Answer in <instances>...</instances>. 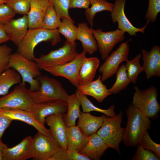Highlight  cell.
<instances>
[{
    "label": "cell",
    "mask_w": 160,
    "mask_h": 160,
    "mask_svg": "<svg viewBox=\"0 0 160 160\" xmlns=\"http://www.w3.org/2000/svg\"><path fill=\"white\" fill-rule=\"evenodd\" d=\"M126 113L127 122L122 141L127 147L137 146L145 132L151 128V121L132 104L129 105Z\"/></svg>",
    "instance_id": "cell-1"
},
{
    "label": "cell",
    "mask_w": 160,
    "mask_h": 160,
    "mask_svg": "<svg viewBox=\"0 0 160 160\" xmlns=\"http://www.w3.org/2000/svg\"><path fill=\"white\" fill-rule=\"evenodd\" d=\"M57 29L47 30L41 27L29 29L17 47V52L25 57L33 60L36 57L34 54L36 47L42 42H50L55 46L61 39Z\"/></svg>",
    "instance_id": "cell-2"
},
{
    "label": "cell",
    "mask_w": 160,
    "mask_h": 160,
    "mask_svg": "<svg viewBox=\"0 0 160 160\" xmlns=\"http://www.w3.org/2000/svg\"><path fill=\"white\" fill-rule=\"evenodd\" d=\"M15 69L20 75L23 84L29 83L31 91L39 90L40 84L36 78L41 75L37 64L17 52L11 54L9 61L8 68Z\"/></svg>",
    "instance_id": "cell-3"
},
{
    "label": "cell",
    "mask_w": 160,
    "mask_h": 160,
    "mask_svg": "<svg viewBox=\"0 0 160 160\" xmlns=\"http://www.w3.org/2000/svg\"><path fill=\"white\" fill-rule=\"evenodd\" d=\"M36 78L40 83L39 90H29L33 104L57 100L67 101L68 95L59 81L45 75H41Z\"/></svg>",
    "instance_id": "cell-4"
},
{
    "label": "cell",
    "mask_w": 160,
    "mask_h": 160,
    "mask_svg": "<svg viewBox=\"0 0 160 160\" xmlns=\"http://www.w3.org/2000/svg\"><path fill=\"white\" fill-rule=\"evenodd\" d=\"M134 89L132 105L149 118L153 120L157 119L160 111V105L157 99V88L152 86L143 90L137 86L135 87Z\"/></svg>",
    "instance_id": "cell-5"
},
{
    "label": "cell",
    "mask_w": 160,
    "mask_h": 160,
    "mask_svg": "<svg viewBox=\"0 0 160 160\" xmlns=\"http://www.w3.org/2000/svg\"><path fill=\"white\" fill-rule=\"evenodd\" d=\"M75 41H66L63 45L57 49L51 51L48 54L42 55L33 60L40 70L46 67L59 66L69 62L75 58L78 53L76 50Z\"/></svg>",
    "instance_id": "cell-6"
},
{
    "label": "cell",
    "mask_w": 160,
    "mask_h": 160,
    "mask_svg": "<svg viewBox=\"0 0 160 160\" xmlns=\"http://www.w3.org/2000/svg\"><path fill=\"white\" fill-rule=\"evenodd\" d=\"M123 112L113 117H109L103 123L96 133L104 140L109 148L121 154L119 144L122 141L125 128L121 127Z\"/></svg>",
    "instance_id": "cell-7"
},
{
    "label": "cell",
    "mask_w": 160,
    "mask_h": 160,
    "mask_svg": "<svg viewBox=\"0 0 160 160\" xmlns=\"http://www.w3.org/2000/svg\"><path fill=\"white\" fill-rule=\"evenodd\" d=\"M21 82L9 93L0 97V108L18 109L30 112L33 103L29 89Z\"/></svg>",
    "instance_id": "cell-8"
},
{
    "label": "cell",
    "mask_w": 160,
    "mask_h": 160,
    "mask_svg": "<svg viewBox=\"0 0 160 160\" xmlns=\"http://www.w3.org/2000/svg\"><path fill=\"white\" fill-rule=\"evenodd\" d=\"M131 39L126 42H122L119 47L105 59L104 62L99 68L101 73L102 82L105 81L115 74L119 68L120 64L127 62L129 51V42Z\"/></svg>",
    "instance_id": "cell-9"
},
{
    "label": "cell",
    "mask_w": 160,
    "mask_h": 160,
    "mask_svg": "<svg viewBox=\"0 0 160 160\" xmlns=\"http://www.w3.org/2000/svg\"><path fill=\"white\" fill-rule=\"evenodd\" d=\"M87 52L83 50L78 53L72 60L63 65L46 67L43 70L55 76L67 79L76 88L79 85L78 78L79 72L83 62L86 57Z\"/></svg>",
    "instance_id": "cell-10"
},
{
    "label": "cell",
    "mask_w": 160,
    "mask_h": 160,
    "mask_svg": "<svg viewBox=\"0 0 160 160\" xmlns=\"http://www.w3.org/2000/svg\"><path fill=\"white\" fill-rule=\"evenodd\" d=\"M34 160H48L61 148L51 135H47L38 131L33 137Z\"/></svg>",
    "instance_id": "cell-11"
},
{
    "label": "cell",
    "mask_w": 160,
    "mask_h": 160,
    "mask_svg": "<svg viewBox=\"0 0 160 160\" xmlns=\"http://www.w3.org/2000/svg\"><path fill=\"white\" fill-rule=\"evenodd\" d=\"M92 31L103 60L107 57L116 44L124 39V33L118 29L107 32H104L100 28L92 29Z\"/></svg>",
    "instance_id": "cell-12"
},
{
    "label": "cell",
    "mask_w": 160,
    "mask_h": 160,
    "mask_svg": "<svg viewBox=\"0 0 160 160\" xmlns=\"http://www.w3.org/2000/svg\"><path fill=\"white\" fill-rule=\"evenodd\" d=\"M67 110L66 101L57 100L33 104L30 112L37 122L45 126L47 116L57 113L63 114L66 113Z\"/></svg>",
    "instance_id": "cell-13"
},
{
    "label": "cell",
    "mask_w": 160,
    "mask_h": 160,
    "mask_svg": "<svg viewBox=\"0 0 160 160\" xmlns=\"http://www.w3.org/2000/svg\"><path fill=\"white\" fill-rule=\"evenodd\" d=\"M126 0H115L114 8L111 12V19L113 23L117 22L119 29L125 33H127L130 36H136V33L140 32L145 33V30L149 21H147L142 28H137L131 23L126 17L124 11Z\"/></svg>",
    "instance_id": "cell-14"
},
{
    "label": "cell",
    "mask_w": 160,
    "mask_h": 160,
    "mask_svg": "<svg viewBox=\"0 0 160 160\" xmlns=\"http://www.w3.org/2000/svg\"><path fill=\"white\" fill-rule=\"evenodd\" d=\"M34 156L33 139L31 136L24 138L19 144L2 151V160H25Z\"/></svg>",
    "instance_id": "cell-15"
},
{
    "label": "cell",
    "mask_w": 160,
    "mask_h": 160,
    "mask_svg": "<svg viewBox=\"0 0 160 160\" xmlns=\"http://www.w3.org/2000/svg\"><path fill=\"white\" fill-rule=\"evenodd\" d=\"M142 60L143 71L146 73V78L160 76V47L155 45L149 51L143 49Z\"/></svg>",
    "instance_id": "cell-16"
},
{
    "label": "cell",
    "mask_w": 160,
    "mask_h": 160,
    "mask_svg": "<svg viewBox=\"0 0 160 160\" xmlns=\"http://www.w3.org/2000/svg\"><path fill=\"white\" fill-rule=\"evenodd\" d=\"M46 123L50 127L49 129L51 135L58 143L61 148L67 151V127L63 119L62 114L57 113L47 116Z\"/></svg>",
    "instance_id": "cell-17"
},
{
    "label": "cell",
    "mask_w": 160,
    "mask_h": 160,
    "mask_svg": "<svg viewBox=\"0 0 160 160\" xmlns=\"http://www.w3.org/2000/svg\"><path fill=\"white\" fill-rule=\"evenodd\" d=\"M0 114L12 121L17 120L22 121L33 126L38 131L47 135H51L49 129L37 122L30 112L18 109H4L0 108Z\"/></svg>",
    "instance_id": "cell-18"
},
{
    "label": "cell",
    "mask_w": 160,
    "mask_h": 160,
    "mask_svg": "<svg viewBox=\"0 0 160 160\" xmlns=\"http://www.w3.org/2000/svg\"><path fill=\"white\" fill-rule=\"evenodd\" d=\"M28 20L27 15L17 19H12L4 24L5 31L9 40L18 47L28 31Z\"/></svg>",
    "instance_id": "cell-19"
},
{
    "label": "cell",
    "mask_w": 160,
    "mask_h": 160,
    "mask_svg": "<svg viewBox=\"0 0 160 160\" xmlns=\"http://www.w3.org/2000/svg\"><path fill=\"white\" fill-rule=\"evenodd\" d=\"M108 148L104 140L95 133L88 137L87 144L79 152L90 160H99Z\"/></svg>",
    "instance_id": "cell-20"
},
{
    "label": "cell",
    "mask_w": 160,
    "mask_h": 160,
    "mask_svg": "<svg viewBox=\"0 0 160 160\" xmlns=\"http://www.w3.org/2000/svg\"><path fill=\"white\" fill-rule=\"evenodd\" d=\"M109 117L105 115L100 116L92 115L90 112H82L79 118L77 125L87 136L96 133Z\"/></svg>",
    "instance_id": "cell-21"
},
{
    "label": "cell",
    "mask_w": 160,
    "mask_h": 160,
    "mask_svg": "<svg viewBox=\"0 0 160 160\" xmlns=\"http://www.w3.org/2000/svg\"><path fill=\"white\" fill-rule=\"evenodd\" d=\"M51 4L49 0H31L27 15L29 29L40 27L46 11Z\"/></svg>",
    "instance_id": "cell-22"
},
{
    "label": "cell",
    "mask_w": 160,
    "mask_h": 160,
    "mask_svg": "<svg viewBox=\"0 0 160 160\" xmlns=\"http://www.w3.org/2000/svg\"><path fill=\"white\" fill-rule=\"evenodd\" d=\"M102 82L101 75H99L95 81L92 80L84 85H79L77 87V90L81 94L91 96L99 102L102 103L107 97L111 94Z\"/></svg>",
    "instance_id": "cell-23"
},
{
    "label": "cell",
    "mask_w": 160,
    "mask_h": 160,
    "mask_svg": "<svg viewBox=\"0 0 160 160\" xmlns=\"http://www.w3.org/2000/svg\"><path fill=\"white\" fill-rule=\"evenodd\" d=\"M77 28V40L81 42L83 50L92 55L98 50L97 42L92 33L86 23H79Z\"/></svg>",
    "instance_id": "cell-24"
},
{
    "label": "cell",
    "mask_w": 160,
    "mask_h": 160,
    "mask_svg": "<svg viewBox=\"0 0 160 160\" xmlns=\"http://www.w3.org/2000/svg\"><path fill=\"white\" fill-rule=\"evenodd\" d=\"M88 137L78 126L67 127V150H73L79 152L87 144Z\"/></svg>",
    "instance_id": "cell-25"
},
{
    "label": "cell",
    "mask_w": 160,
    "mask_h": 160,
    "mask_svg": "<svg viewBox=\"0 0 160 160\" xmlns=\"http://www.w3.org/2000/svg\"><path fill=\"white\" fill-rule=\"evenodd\" d=\"M100 63L98 58L96 57L87 58L84 59L79 72V85H85L92 81Z\"/></svg>",
    "instance_id": "cell-26"
},
{
    "label": "cell",
    "mask_w": 160,
    "mask_h": 160,
    "mask_svg": "<svg viewBox=\"0 0 160 160\" xmlns=\"http://www.w3.org/2000/svg\"><path fill=\"white\" fill-rule=\"evenodd\" d=\"M68 110L65 113L62 114L63 119L67 127L75 126L76 121L80 115L81 104L75 93L68 95L67 100Z\"/></svg>",
    "instance_id": "cell-27"
},
{
    "label": "cell",
    "mask_w": 160,
    "mask_h": 160,
    "mask_svg": "<svg viewBox=\"0 0 160 160\" xmlns=\"http://www.w3.org/2000/svg\"><path fill=\"white\" fill-rule=\"evenodd\" d=\"M20 74L14 68H9L0 74V96L4 95L13 86L21 82Z\"/></svg>",
    "instance_id": "cell-28"
},
{
    "label": "cell",
    "mask_w": 160,
    "mask_h": 160,
    "mask_svg": "<svg viewBox=\"0 0 160 160\" xmlns=\"http://www.w3.org/2000/svg\"><path fill=\"white\" fill-rule=\"evenodd\" d=\"M91 6L86 9L85 15L91 28L94 25L93 20L96 14L98 12L107 11L112 12L114 4L105 0H90Z\"/></svg>",
    "instance_id": "cell-29"
},
{
    "label": "cell",
    "mask_w": 160,
    "mask_h": 160,
    "mask_svg": "<svg viewBox=\"0 0 160 160\" xmlns=\"http://www.w3.org/2000/svg\"><path fill=\"white\" fill-rule=\"evenodd\" d=\"M75 93L80 101L83 112L96 111L103 113L110 117H114L117 115L114 111L115 108L114 105H111L108 108L106 109H101L94 105L86 95L81 94L77 89Z\"/></svg>",
    "instance_id": "cell-30"
},
{
    "label": "cell",
    "mask_w": 160,
    "mask_h": 160,
    "mask_svg": "<svg viewBox=\"0 0 160 160\" xmlns=\"http://www.w3.org/2000/svg\"><path fill=\"white\" fill-rule=\"evenodd\" d=\"M116 79L115 83L110 89H108L109 92L115 95L124 90L131 82L127 73L125 65L122 64L116 73Z\"/></svg>",
    "instance_id": "cell-31"
},
{
    "label": "cell",
    "mask_w": 160,
    "mask_h": 160,
    "mask_svg": "<svg viewBox=\"0 0 160 160\" xmlns=\"http://www.w3.org/2000/svg\"><path fill=\"white\" fill-rule=\"evenodd\" d=\"M61 23L57 29L60 33L64 36L69 42L75 41L77 40V28L74 25L72 19L66 17L62 19Z\"/></svg>",
    "instance_id": "cell-32"
},
{
    "label": "cell",
    "mask_w": 160,
    "mask_h": 160,
    "mask_svg": "<svg viewBox=\"0 0 160 160\" xmlns=\"http://www.w3.org/2000/svg\"><path fill=\"white\" fill-rule=\"evenodd\" d=\"M60 19L53 5L50 4L46 11L41 27L47 30L57 29L61 23Z\"/></svg>",
    "instance_id": "cell-33"
},
{
    "label": "cell",
    "mask_w": 160,
    "mask_h": 160,
    "mask_svg": "<svg viewBox=\"0 0 160 160\" xmlns=\"http://www.w3.org/2000/svg\"><path fill=\"white\" fill-rule=\"evenodd\" d=\"M141 57V54H139L131 60L126 62L125 65L128 77L134 84L136 83L139 74L143 71L140 63Z\"/></svg>",
    "instance_id": "cell-34"
},
{
    "label": "cell",
    "mask_w": 160,
    "mask_h": 160,
    "mask_svg": "<svg viewBox=\"0 0 160 160\" xmlns=\"http://www.w3.org/2000/svg\"><path fill=\"white\" fill-rule=\"evenodd\" d=\"M31 0H7L5 3L16 13L27 15L30 10Z\"/></svg>",
    "instance_id": "cell-35"
},
{
    "label": "cell",
    "mask_w": 160,
    "mask_h": 160,
    "mask_svg": "<svg viewBox=\"0 0 160 160\" xmlns=\"http://www.w3.org/2000/svg\"><path fill=\"white\" fill-rule=\"evenodd\" d=\"M60 19L66 17L72 19L69 14V0H49Z\"/></svg>",
    "instance_id": "cell-36"
},
{
    "label": "cell",
    "mask_w": 160,
    "mask_h": 160,
    "mask_svg": "<svg viewBox=\"0 0 160 160\" xmlns=\"http://www.w3.org/2000/svg\"><path fill=\"white\" fill-rule=\"evenodd\" d=\"M132 160H159L158 157L152 151L144 148L140 144L137 146Z\"/></svg>",
    "instance_id": "cell-37"
},
{
    "label": "cell",
    "mask_w": 160,
    "mask_h": 160,
    "mask_svg": "<svg viewBox=\"0 0 160 160\" xmlns=\"http://www.w3.org/2000/svg\"><path fill=\"white\" fill-rule=\"evenodd\" d=\"M140 144L144 148L152 151L160 157V144L152 140L148 131H146L144 135Z\"/></svg>",
    "instance_id": "cell-38"
},
{
    "label": "cell",
    "mask_w": 160,
    "mask_h": 160,
    "mask_svg": "<svg viewBox=\"0 0 160 160\" xmlns=\"http://www.w3.org/2000/svg\"><path fill=\"white\" fill-rule=\"evenodd\" d=\"M160 12V0H149L148 7L145 18L147 21L154 22Z\"/></svg>",
    "instance_id": "cell-39"
},
{
    "label": "cell",
    "mask_w": 160,
    "mask_h": 160,
    "mask_svg": "<svg viewBox=\"0 0 160 160\" xmlns=\"http://www.w3.org/2000/svg\"><path fill=\"white\" fill-rule=\"evenodd\" d=\"M12 49L7 45L0 44V74L8 68Z\"/></svg>",
    "instance_id": "cell-40"
},
{
    "label": "cell",
    "mask_w": 160,
    "mask_h": 160,
    "mask_svg": "<svg viewBox=\"0 0 160 160\" xmlns=\"http://www.w3.org/2000/svg\"><path fill=\"white\" fill-rule=\"evenodd\" d=\"M16 13L5 3L0 4V23L6 24L13 19Z\"/></svg>",
    "instance_id": "cell-41"
},
{
    "label": "cell",
    "mask_w": 160,
    "mask_h": 160,
    "mask_svg": "<svg viewBox=\"0 0 160 160\" xmlns=\"http://www.w3.org/2000/svg\"><path fill=\"white\" fill-rule=\"evenodd\" d=\"M69 8L87 9L90 4V0H69Z\"/></svg>",
    "instance_id": "cell-42"
},
{
    "label": "cell",
    "mask_w": 160,
    "mask_h": 160,
    "mask_svg": "<svg viewBox=\"0 0 160 160\" xmlns=\"http://www.w3.org/2000/svg\"><path fill=\"white\" fill-rule=\"evenodd\" d=\"M48 160H70L67 150L61 148L56 152Z\"/></svg>",
    "instance_id": "cell-43"
},
{
    "label": "cell",
    "mask_w": 160,
    "mask_h": 160,
    "mask_svg": "<svg viewBox=\"0 0 160 160\" xmlns=\"http://www.w3.org/2000/svg\"><path fill=\"white\" fill-rule=\"evenodd\" d=\"M12 120L6 116L0 114V139L4 131L9 126Z\"/></svg>",
    "instance_id": "cell-44"
},
{
    "label": "cell",
    "mask_w": 160,
    "mask_h": 160,
    "mask_svg": "<svg viewBox=\"0 0 160 160\" xmlns=\"http://www.w3.org/2000/svg\"><path fill=\"white\" fill-rule=\"evenodd\" d=\"M67 151L70 160H90L87 156L84 155L76 151L68 149Z\"/></svg>",
    "instance_id": "cell-45"
},
{
    "label": "cell",
    "mask_w": 160,
    "mask_h": 160,
    "mask_svg": "<svg viewBox=\"0 0 160 160\" xmlns=\"http://www.w3.org/2000/svg\"><path fill=\"white\" fill-rule=\"evenodd\" d=\"M9 40L5 31L4 24L0 23V44Z\"/></svg>",
    "instance_id": "cell-46"
},
{
    "label": "cell",
    "mask_w": 160,
    "mask_h": 160,
    "mask_svg": "<svg viewBox=\"0 0 160 160\" xmlns=\"http://www.w3.org/2000/svg\"><path fill=\"white\" fill-rule=\"evenodd\" d=\"M7 147V145L2 142L1 139H0V160H2V151L3 149Z\"/></svg>",
    "instance_id": "cell-47"
},
{
    "label": "cell",
    "mask_w": 160,
    "mask_h": 160,
    "mask_svg": "<svg viewBox=\"0 0 160 160\" xmlns=\"http://www.w3.org/2000/svg\"><path fill=\"white\" fill-rule=\"evenodd\" d=\"M5 0H0V4L3 3H5L6 2Z\"/></svg>",
    "instance_id": "cell-48"
},
{
    "label": "cell",
    "mask_w": 160,
    "mask_h": 160,
    "mask_svg": "<svg viewBox=\"0 0 160 160\" xmlns=\"http://www.w3.org/2000/svg\"><path fill=\"white\" fill-rule=\"evenodd\" d=\"M5 0L6 1V0Z\"/></svg>",
    "instance_id": "cell-49"
}]
</instances>
